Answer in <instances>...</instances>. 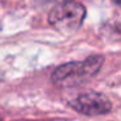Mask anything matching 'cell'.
Segmentation results:
<instances>
[{
  "instance_id": "6da1fadb",
  "label": "cell",
  "mask_w": 121,
  "mask_h": 121,
  "mask_svg": "<svg viewBox=\"0 0 121 121\" xmlns=\"http://www.w3.org/2000/svg\"><path fill=\"white\" fill-rule=\"evenodd\" d=\"M103 63L104 57L102 55H91L82 61H70L63 64L52 72L51 81L64 87L77 86L96 76Z\"/></svg>"
},
{
  "instance_id": "7a4b0ae2",
  "label": "cell",
  "mask_w": 121,
  "mask_h": 121,
  "mask_svg": "<svg viewBox=\"0 0 121 121\" xmlns=\"http://www.w3.org/2000/svg\"><path fill=\"white\" fill-rule=\"evenodd\" d=\"M86 17V8L77 1H63L48 13V22L60 33H74L82 26Z\"/></svg>"
},
{
  "instance_id": "3957f363",
  "label": "cell",
  "mask_w": 121,
  "mask_h": 121,
  "mask_svg": "<svg viewBox=\"0 0 121 121\" xmlns=\"http://www.w3.org/2000/svg\"><path fill=\"white\" fill-rule=\"evenodd\" d=\"M70 107L86 116L105 115L112 109V103L100 92H82L70 102Z\"/></svg>"
},
{
  "instance_id": "277c9868",
  "label": "cell",
  "mask_w": 121,
  "mask_h": 121,
  "mask_svg": "<svg viewBox=\"0 0 121 121\" xmlns=\"http://www.w3.org/2000/svg\"><path fill=\"white\" fill-rule=\"evenodd\" d=\"M116 4H117L118 7H121V1H117V3H116Z\"/></svg>"
},
{
  "instance_id": "5b68a950",
  "label": "cell",
  "mask_w": 121,
  "mask_h": 121,
  "mask_svg": "<svg viewBox=\"0 0 121 121\" xmlns=\"http://www.w3.org/2000/svg\"><path fill=\"white\" fill-rule=\"evenodd\" d=\"M0 121H3V118H1V117H0Z\"/></svg>"
}]
</instances>
